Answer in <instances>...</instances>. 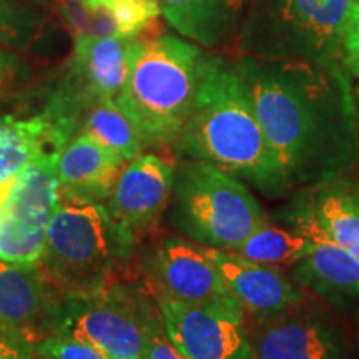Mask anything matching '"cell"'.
Listing matches in <instances>:
<instances>
[{"mask_svg": "<svg viewBox=\"0 0 359 359\" xmlns=\"http://www.w3.org/2000/svg\"><path fill=\"white\" fill-rule=\"evenodd\" d=\"M235 67L288 187L323 185L353 168L356 97L339 62L245 55Z\"/></svg>", "mask_w": 359, "mask_h": 359, "instance_id": "cell-1", "label": "cell"}, {"mask_svg": "<svg viewBox=\"0 0 359 359\" xmlns=\"http://www.w3.org/2000/svg\"><path fill=\"white\" fill-rule=\"evenodd\" d=\"M173 148L185 158L246 180L266 195L290 188L255 114L245 80L235 65L219 57L210 55L193 109Z\"/></svg>", "mask_w": 359, "mask_h": 359, "instance_id": "cell-2", "label": "cell"}, {"mask_svg": "<svg viewBox=\"0 0 359 359\" xmlns=\"http://www.w3.org/2000/svg\"><path fill=\"white\" fill-rule=\"evenodd\" d=\"M210 53L178 35L130 40L128 69L116 103L145 147H173L193 109Z\"/></svg>", "mask_w": 359, "mask_h": 359, "instance_id": "cell-3", "label": "cell"}, {"mask_svg": "<svg viewBox=\"0 0 359 359\" xmlns=\"http://www.w3.org/2000/svg\"><path fill=\"white\" fill-rule=\"evenodd\" d=\"M137 241L103 205L57 201L39 264L62 294L87 293L120 280Z\"/></svg>", "mask_w": 359, "mask_h": 359, "instance_id": "cell-4", "label": "cell"}, {"mask_svg": "<svg viewBox=\"0 0 359 359\" xmlns=\"http://www.w3.org/2000/svg\"><path fill=\"white\" fill-rule=\"evenodd\" d=\"M354 0H250L238 30L245 55L339 62Z\"/></svg>", "mask_w": 359, "mask_h": 359, "instance_id": "cell-5", "label": "cell"}, {"mask_svg": "<svg viewBox=\"0 0 359 359\" xmlns=\"http://www.w3.org/2000/svg\"><path fill=\"white\" fill-rule=\"evenodd\" d=\"M170 203L175 228L205 248L231 251L266 219L240 178L191 158L175 167Z\"/></svg>", "mask_w": 359, "mask_h": 359, "instance_id": "cell-6", "label": "cell"}, {"mask_svg": "<svg viewBox=\"0 0 359 359\" xmlns=\"http://www.w3.org/2000/svg\"><path fill=\"white\" fill-rule=\"evenodd\" d=\"M155 313L137 286L122 280L62 296L53 333L83 341L109 359H148V330Z\"/></svg>", "mask_w": 359, "mask_h": 359, "instance_id": "cell-7", "label": "cell"}, {"mask_svg": "<svg viewBox=\"0 0 359 359\" xmlns=\"http://www.w3.org/2000/svg\"><path fill=\"white\" fill-rule=\"evenodd\" d=\"M43 155L0 183V259L39 264L57 205V161Z\"/></svg>", "mask_w": 359, "mask_h": 359, "instance_id": "cell-8", "label": "cell"}, {"mask_svg": "<svg viewBox=\"0 0 359 359\" xmlns=\"http://www.w3.org/2000/svg\"><path fill=\"white\" fill-rule=\"evenodd\" d=\"M170 343L185 359H250L245 311L235 298L213 303L158 299Z\"/></svg>", "mask_w": 359, "mask_h": 359, "instance_id": "cell-9", "label": "cell"}, {"mask_svg": "<svg viewBox=\"0 0 359 359\" xmlns=\"http://www.w3.org/2000/svg\"><path fill=\"white\" fill-rule=\"evenodd\" d=\"M130 40L115 35H77L64 75L48 98L79 122L97 103L116 100L127 79Z\"/></svg>", "mask_w": 359, "mask_h": 359, "instance_id": "cell-10", "label": "cell"}, {"mask_svg": "<svg viewBox=\"0 0 359 359\" xmlns=\"http://www.w3.org/2000/svg\"><path fill=\"white\" fill-rule=\"evenodd\" d=\"M143 275L156 299L213 303L231 299L217 264L205 246L165 236L143 257Z\"/></svg>", "mask_w": 359, "mask_h": 359, "instance_id": "cell-11", "label": "cell"}, {"mask_svg": "<svg viewBox=\"0 0 359 359\" xmlns=\"http://www.w3.org/2000/svg\"><path fill=\"white\" fill-rule=\"evenodd\" d=\"M302 304L246 326L250 359H351L338 327Z\"/></svg>", "mask_w": 359, "mask_h": 359, "instance_id": "cell-12", "label": "cell"}, {"mask_svg": "<svg viewBox=\"0 0 359 359\" xmlns=\"http://www.w3.org/2000/svg\"><path fill=\"white\" fill-rule=\"evenodd\" d=\"M62 296L40 264L0 259V330L34 346L53 333Z\"/></svg>", "mask_w": 359, "mask_h": 359, "instance_id": "cell-13", "label": "cell"}, {"mask_svg": "<svg viewBox=\"0 0 359 359\" xmlns=\"http://www.w3.org/2000/svg\"><path fill=\"white\" fill-rule=\"evenodd\" d=\"M175 167L154 154H140L125 163L114 190L105 201L107 212L135 235L160 222L172 200Z\"/></svg>", "mask_w": 359, "mask_h": 359, "instance_id": "cell-14", "label": "cell"}, {"mask_svg": "<svg viewBox=\"0 0 359 359\" xmlns=\"http://www.w3.org/2000/svg\"><path fill=\"white\" fill-rule=\"evenodd\" d=\"M80 130L47 95L37 114H0V183L43 155L60 154Z\"/></svg>", "mask_w": 359, "mask_h": 359, "instance_id": "cell-15", "label": "cell"}, {"mask_svg": "<svg viewBox=\"0 0 359 359\" xmlns=\"http://www.w3.org/2000/svg\"><path fill=\"white\" fill-rule=\"evenodd\" d=\"M245 314L255 320L281 314L303 303V293L280 268L250 262L231 251L206 248Z\"/></svg>", "mask_w": 359, "mask_h": 359, "instance_id": "cell-16", "label": "cell"}, {"mask_svg": "<svg viewBox=\"0 0 359 359\" xmlns=\"http://www.w3.org/2000/svg\"><path fill=\"white\" fill-rule=\"evenodd\" d=\"M125 163L127 161L115 150L79 132L58 155L57 201L105 203Z\"/></svg>", "mask_w": 359, "mask_h": 359, "instance_id": "cell-17", "label": "cell"}, {"mask_svg": "<svg viewBox=\"0 0 359 359\" xmlns=\"http://www.w3.org/2000/svg\"><path fill=\"white\" fill-rule=\"evenodd\" d=\"M296 230L308 236L311 248L294 264V278L323 293L359 294V258L326 235L306 208L296 215Z\"/></svg>", "mask_w": 359, "mask_h": 359, "instance_id": "cell-18", "label": "cell"}, {"mask_svg": "<svg viewBox=\"0 0 359 359\" xmlns=\"http://www.w3.org/2000/svg\"><path fill=\"white\" fill-rule=\"evenodd\" d=\"M250 0H158L161 17L180 37L203 48L236 37Z\"/></svg>", "mask_w": 359, "mask_h": 359, "instance_id": "cell-19", "label": "cell"}, {"mask_svg": "<svg viewBox=\"0 0 359 359\" xmlns=\"http://www.w3.org/2000/svg\"><path fill=\"white\" fill-rule=\"evenodd\" d=\"M326 235L359 258V183L334 178L320 185L306 206Z\"/></svg>", "mask_w": 359, "mask_h": 359, "instance_id": "cell-20", "label": "cell"}, {"mask_svg": "<svg viewBox=\"0 0 359 359\" xmlns=\"http://www.w3.org/2000/svg\"><path fill=\"white\" fill-rule=\"evenodd\" d=\"M311 248V241L299 230L276 226L266 218L231 253L268 266H294Z\"/></svg>", "mask_w": 359, "mask_h": 359, "instance_id": "cell-21", "label": "cell"}, {"mask_svg": "<svg viewBox=\"0 0 359 359\" xmlns=\"http://www.w3.org/2000/svg\"><path fill=\"white\" fill-rule=\"evenodd\" d=\"M79 132L115 150L125 161L133 160L145 148L132 120L123 114L116 100H105L92 107L83 115Z\"/></svg>", "mask_w": 359, "mask_h": 359, "instance_id": "cell-22", "label": "cell"}, {"mask_svg": "<svg viewBox=\"0 0 359 359\" xmlns=\"http://www.w3.org/2000/svg\"><path fill=\"white\" fill-rule=\"evenodd\" d=\"M45 22L47 12L42 7L20 0H0V48L27 52L39 40Z\"/></svg>", "mask_w": 359, "mask_h": 359, "instance_id": "cell-23", "label": "cell"}, {"mask_svg": "<svg viewBox=\"0 0 359 359\" xmlns=\"http://www.w3.org/2000/svg\"><path fill=\"white\" fill-rule=\"evenodd\" d=\"M87 11L105 8L114 22V35L120 39H135L150 27L156 17L161 15L156 2L140 0H82Z\"/></svg>", "mask_w": 359, "mask_h": 359, "instance_id": "cell-24", "label": "cell"}, {"mask_svg": "<svg viewBox=\"0 0 359 359\" xmlns=\"http://www.w3.org/2000/svg\"><path fill=\"white\" fill-rule=\"evenodd\" d=\"M32 348L37 359H109L83 341L60 333L45 336Z\"/></svg>", "mask_w": 359, "mask_h": 359, "instance_id": "cell-25", "label": "cell"}, {"mask_svg": "<svg viewBox=\"0 0 359 359\" xmlns=\"http://www.w3.org/2000/svg\"><path fill=\"white\" fill-rule=\"evenodd\" d=\"M29 75V65L19 53L0 48V98L24 87Z\"/></svg>", "mask_w": 359, "mask_h": 359, "instance_id": "cell-26", "label": "cell"}, {"mask_svg": "<svg viewBox=\"0 0 359 359\" xmlns=\"http://www.w3.org/2000/svg\"><path fill=\"white\" fill-rule=\"evenodd\" d=\"M148 359H185L170 343L161 325L160 314H155L148 330Z\"/></svg>", "mask_w": 359, "mask_h": 359, "instance_id": "cell-27", "label": "cell"}, {"mask_svg": "<svg viewBox=\"0 0 359 359\" xmlns=\"http://www.w3.org/2000/svg\"><path fill=\"white\" fill-rule=\"evenodd\" d=\"M341 64L349 74L359 77V6H356V11L348 24L346 34H344Z\"/></svg>", "mask_w": 359, "mask_h": 359, "instance_id": "cell-28", "label": "cell"}, {"mask_svg": "<svg viewBox=\"0 0 359 359\" xmlns=\"http://www.w3.org/2000/svg\"><path fill=\"white\" fill-rule=\"evenodd\" d=\"M0 359H35L34 348L22 336L0 330Z\"/></svg>", "mask_w": 359, "mask_h": 359, "instance_id": "cell-29", "label": "cell"}, {"mask_svg": "<svg viewBox=\"0 0 359 359\" xmlns=\"http://www.w3.org/2000/svg\"><path fill=\"white\" fill-rule=\"evenodd\" d=\"M20 2H25V4H32V6H37V7H42L47 11L48 7H50V0H20Z\"/></svg>", "mask_w": 359, "mask_h": 359, "instance_id": "cell-30", "label": "cell"}, {"mask_svg": "<svg viewBox=\"0 0 359 359\" xmlns=\"http://www.w3.org/2000/svg\"><path fill=\"white\" fill-rule=\"evenodd\" d=\"M354 97H356V109H358V122H359V87L356 90V93H354Z\"/></svg>", "mask_w": 359, "mask_h": 359, "instance_id": "cell-31", "label": "cell"}, {"mask_svg": "<svg viewBox=\"0 0 359 359\" xmlns=\"http://www.w3.org/2000/svg\"><path fill=\"white\" fill-rule=\"evenodd\" d=\"M140 2H156L158 4V0H140Z\"/></svg>", "mask_w": 359, "mask_h": 359, "instance_id": "cell-32", "label": "cell"}, {"mask_svg": "<svg viewBox=\"0 0 359 359\" xmlns=\"http://www.w3.org/2000/svg\"><path fill=\"white\" fill-rule=\"evenodd\" d=\"M358 341H359V327H358Z\"/></svg>", "mask_w": 359, "mask_h": 359, "instance_id": "cell-33", "label": "cell"}, {"mask_svg": "<svg viewBox=\"0 0 359 359\" xmlns=\"http://www.w3.org/2000/svg\"><path fill=\"white\" fill-rule=\"evenodd\" d=\"M354 2H356V4H358V6H359V0H354Z\"/></svg>", "mask_w": 359, "mask_h": 359, "instance_id": "cell-34", "label": "cell"}]
</instances>
